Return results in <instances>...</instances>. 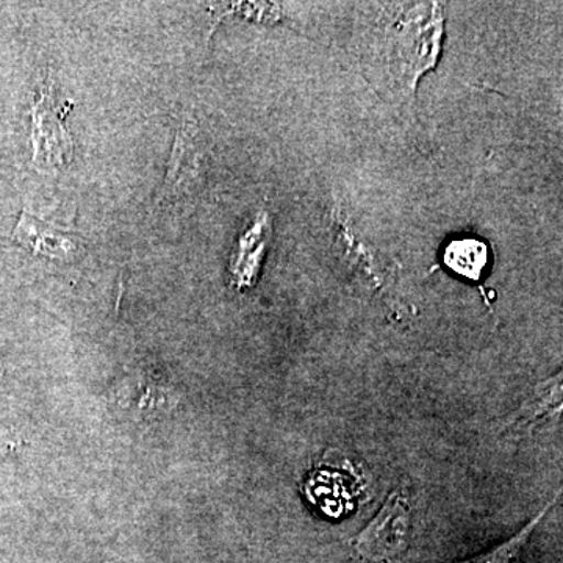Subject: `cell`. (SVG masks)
<instances>
[{
	"label": "cell",
	"mask_w": 563,
	"mask_h": 563,
	"mask_svg": "<svg viewBox=\"0 0 563 563\" xmlns=\"http://www.w3.org/2000/svg\"><path fill=\"white\" fill-rule=\"evenodd\" d=\"M32 117L35 162L51 168L68 165L73 158V141L63 124V114L55 109L51 91L41 92L38 102L32 107Z\"/></svg>",
	"instance_id": "3957f363"
},
{
	"label": "cell",
	"mask_w": 563,
	"mask_h": 563,
	"mask_svg": "<svg viewBox=\"0 0 563 563\" xmlns=\"http://www.w3.org/2000/svg\"><path fill=\"white\" fill-rule=\"evenodd\" d=\"M561 493L562 490L559 488L558 493L551 498V501L542 507V510H540L520 532L515 533L512 539L506 540V542L498 544V547L493 548V550L487 551V553L474 555V558L466 559V561L459 563H514L515 559L523 551L526 543L531 539L532 533L536 532V529L539 528L540 523L547 518V515L551 512V509H554Z\"/></svg>",
	"instance_id": "8992f818"
},
{
	"label": "cell",
	"mask_w": 563,
	"mask_h": 563,
	"mask_svg": "<svg viewBox=\"0 0 563 563\" xmlns=\"http://www.w3.org/2000/svg\"><path fill=\"white\" fill-rule=\"evenodd\" d=\"M388 38V62L407 88L415 91L418 79L433 68L443 35L442 9L439 3L410 10Z\"/></svg>",
	"instance_id": "6da1fadb"
},
{
	"label": "cell",
	"mask_w": 563,
	"mask_h": 563,
	"mask_svg": "<svg viewBox=\"0 0 563 563\" xmlns=\"http://www.w3.org/2000/svg\"><path fill=\"white\" fill-rule=\"evenodd\" d=\"M562 410V373L537 388L536 395L525 404L512 421L515 429L532 428L537 422L554 418Z\"/></svg>",
	"instance_id": "5b68a950"
},
{
	"label": "cell",
	"mask_w": 563,
	"mask_h": 563,
	"mask_svg": "<svg viewBox=\"0 0 563 563\" xmlns=\"http://www.w3.org/2000/svg\"><path fill=\"white\" fill-rule=\"evenodd\" d=\"M444 262L459 276L479 280L488 263V250L477 240H459L444 251Z\"/></svg>",
	"instance_id": "52a82bcc"
},
{
	"label": "cell",
	"mask_w": 563,
	"mask_h": 563,
	"mask_svg": "<svg viewBox=\"0 0 563 563\" xmlns=\"http://www.w3.org/2000/svg\"><path fill=\"white\" fill-rule=\"evenodd\" d=\"M413 514L401 490L391 492L379 512L354 539L355 553L372 563H395L407 553L412 540Z\"/></svg>",
	"instance_id": "7a4b0ae2"
},
{
	"label": "cell",
	"mask_w": 563,
	"mask_h": 563,
	"mask_svg": "<svg viewBox=\"0 0 563 563\" xmlns=\"http://www.w3.org/2000/svg\"><path fill=\"white\" fill-rule=\"evenodd\" d=\"M10 239L32 254L43 255L52 261H66L77 254V244L63 233L55 232L27 210H22L20 221Z\"/></svg>",
	"instance_id": "277c9868"
},
{
	"label": "cell",
	"mask_w": 563,
	"mask_h": 563,
	"mask_svg": "<svg viewBox=\"0 0 563 563\" xmlns=\"http://www.w3.org/2000/svg\"><path fill=\"white\" fill-rule=\"evenodd\" d=\"M14 448V442H11V440L7 439V435H3V433H0V457L2 455H5L7 453H10L11 450Z\"/></svg>",
	"instance_id": "ba28073f"
}]
</instances>
